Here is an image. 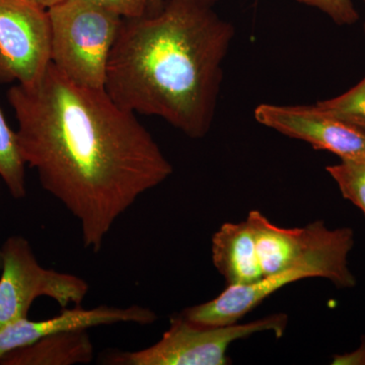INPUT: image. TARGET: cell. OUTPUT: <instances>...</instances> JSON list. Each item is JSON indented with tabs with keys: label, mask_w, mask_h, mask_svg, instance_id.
I'll use <instances>...</instances> for the list:
<instances>
[{
	"label": "cell",
	"mask_w": 365,
	"mask_h": 365,
	"mask_svg": "<svg viewBox=\"0 0 365 365\" xmlns=\"http://www.w3.org/2000/svg\"><path fill=\"white\" fill-rule=\"evenodd\" d=\"M7 101L19 146L48 193L76 218L83 247L98 253L117 220L173 165L136 115L105 90L72 83L52 63Z\"/></svg>",
	"instance_id": "cell-1"
},
{
	"label": "cell",
	"mask_w": 365,
	"mask_h": 365,
	"mask_svg": "<svg viewBox=\"0 0 365 365\" xmlns=\"http://www.w3.org/2000/svg\"><path fill=\"white\" fill-rule=\"evenodd\" d=\"M207 0H165L158 11L123 19L105 91L127 111L162 118L193 139L215 120L223 62L235 28Z\"/></svg>",
	"instance_id": "cell-2"
},
{
	"label": "cell",
	"mask_w": 365,
	"mask_h": 365,
	"mask_svg": "<svg viewBox=\"0 0 365 365\" xmlns=\"http://www.w3.org/2000/svg\"><path fill=\"white\" fill-rule=\"evenodd\" d=\"M48 14L53 66L76 85L105 90L123 19L91 0H62Z\"/></svg>",
	"instance_id": "cell-3"
},
{
	"label": "cell",
	"mask_w": 365,
	"mask_h": 365,
	"mask_svg": "<svg viewBox=\"0 0 365 365\" xmlns=\"http://www.w3.org/2000/svg\"><path fill=\"white\" fill-rule=\"evenodd\" d=\"M287 314L277 313L246 324L202 326L182 314L173 318L162 339L138 351L107 353L103 364L110 365H227V349L237 340L255 334L271 332L284 335Z\"/></svg>",
	"instance_id": "cell-4"
},
{
	"label": "cell",
	"mask_w": 365,
	"mask_h": 365,
	"mask_svg": "<svg viewBox=\"0 0 365 365\" xmlns=\"http://www.w3.org/2000/svg\"><path fill=\"white\" fill-rule=\"evenodd\" d=\"M354 246V235L346 237L287 270L266 276L249 285L227 287L215 299L187 307L181 314L192 323L202 326H227L239 323L267 297L290 283L307 278H324L340 289L356 287L348 256Z\"/></svg>",
	"instance_id": "cell-5"
},
{
	"label": "cell",
	"mask_w": 365,
	"mask_h": 365,
	"mask_svg": "<svg viewBox=\"0 0 365 365\" xmlns=\"http://www.w3.org/2000/svg\"><path fill=\"white\" fill-rule=\"evenodd\" d=\"M0 328L28 318L33 302L49 297L60 307L81 306L90 287L83 278L42 267L30 242L11 235L1 246Z\"/></svg>",
	"instance_id": "cell-6"
},
{
	"label": "cell",
	"mask_w": 365,
	"mask_h": 365,
	"mask_svg": "<svg viewBox=\"0 0 365 365\" xmlns=\"http://www.w3.org/2000/svg\"><path fill=\"white\" fill-rule=\"evenodd\" d=\"M48 9L33 0H0V85H32L51 63Z\"/></svg>",
	"instance_id": "cell-7"
},
{
	"label": "cell",
	"mask_w": 365,
	"mask_h": 365,
	"mask_svg": "<svg viewBox=\"0 0 365 365\" xmlns=\"http://www.w3.org/2000/svg\"><path fill=\"white\" fill-rule=\"evenodd\" d=\"M255 119L263 126L326 150L341 160L365 158V133L324 112L318 106L261 104Z\"/></svg>",
	"instance_id": "cell-8"
},
{
	"label": "cell",
	"mask_w": 365,
	"mask_h": 365,
	"mask_svg": "<svg viewBox=\"0 0 365 365\" xmlns=\"http://www.w3.org/2000/svg\"><path fill=\"white\" fill-rule=\"evenodd\" d=\"M247 220L253 227L264 277L287 270L354 235L350 227L331 230L323 222L299 228L277 227L258 210L251 211Z\"/></svg>",
	"instance_id": "cell-9"
},
{
	"label": "cell",
	"mask_w": 365,
	"mask_h": 365,
	"mask_svg": "<svg viewBox=\"0 0 365 365\" xmlns=\"http://www.w3.org/2000/svg\"><path fill=\"white\" fill-rule=\"evenodd\" d=\"M157 314L148 307L133 304L127 307L98 306L86 309L81 306L63 307L53 318L33 321L18 319L0 328V359L9 352L26 347L53 334L73 330H88L95 327L115 324H137L145 326L155 323Z\"/></svg>",
	"instance_id": "cell-10"
},
{
	"label": "cell",
	"mask_w": 365,
	"mask_h": 365,
	"mask_svg": "<svg viewBox=\"0 0 365 365\" xmlns=\"http://www.w3.org/2000/svg\"><path fill=\"white\" fill-rule=\"evenodd\" d=\"M211 255L213 265L225 277L227 287L253 284L264 278L253 227L248 220L222 225L213 235Z\"/></svg>",
	"instance_id": "cell-11"
},
{
	"label": "cell",
	"mask_w": 365,
	"mask_h": 365,
	"mask_svg": "<svg viewBox=\"0 0 365 365\" xmlns=\"http://www.w3.org/2000/svg\"><path fill=\"white\" fill-rule=\"evenodd\" d=\"M95 356L88 330L53 334L4 355L0 365L88 364Z\"/></svg>",
	"instance_id": "cell-12"
},
{
	"label": "cell",
	"mask_w": 365,
	"mask_h": 365,
	"mask_svg": "<svg viewBox=\"0 0 365 365\" xmlns=\"http://www.w3.org/2000/svg\"><path fill=\"white\" fill-rule=\"evenodd\" d=\"M26 167L16 132L11 130L0 109V178L16 200L26 196Z\"/></svg>",
	"instance_id": "cell-13"
},
{
	"label": "cell",
	"mask_w": 365,
	"mask_h": 365,
	"mask_svg": "<svg viewBox=\"0 0 365 365\" xmlns=\"http://www.w3.org/2000/svg\"><path fill=\"white\" fill-rule=\"evenodd\" d=\"M319 109L365 133V78L349 91L316 103Z\"/></svg>",
	"instance_id": "cell-14"
},
{
	"label": "cell",
	"mask_w": 365,
	"mask_h": 365,
	"mask_svg": "<svg viewBox=\"0 0 365 365\" xmlns=\"http://www.w3.org/2000/svg\"><path fill=\"white\" fill-rule=\"evenodd\" d=\"M326 170L337 182L342 196L361 209L365 215V158L341 160Z\"/></svg>",
	"instance_id": "cell-15"
},
{
	"label": "cell",
	"mask_w": 365,
	"mask_h": 365,
	"mask_svg": "<svg viewBox=\"0 0 365 365\" xmlns=\"http://www.w3.org/2000/svg\"><path fill=\"white\" fill-rule=\"evenodd\" d=\"M295 1L318 9L328 16L338 26L353 25L359 19V14L352 0H295Z\"/></svg>",
	"instance_id": "cell-16"
},
{
	"label": "cell",
	"mask_w": 365,
	"mask_h": 365,
	"mask_svg": "<svg viewBox=\"0 0 365 365\" xmlns=\"http://www.w3.org/2000/svg\"><path fill=\"white\" fill-rule=\"evenodd\" d=\"M122 19L140 18L148 14L150 0H91Z\"/></svg>",
	"instance_id": "cell-17"
},
{
	"label": "cell",
	"mask_w": 365,
	"mask_h": 365,
	"mask_svg": "<svg viewBox=\"0 0 365 365\" xmlns=\"http://www.w3.org/2000/svg\"><path fill=\"white\" fill-rule=\"evenodd\" d=\"M334 365H365V336H362L361 342L357 349L351 352L335 354L333 356Z\"/></svg>",
	"instance_id": "cell-18"
},
{
	"label": "cell",
	"mask_w": 365,
	"mask_h": 365,
	"mask_svg": "<svg viewBox=\"0 0 365 365\" xmlns=\"http://www.w3.org/2000/svg\"><path fill=\"white\" fill-rule=\"evenodd\" d=\"M163 1L165 0H150V7H148V13H153V11H158L163 4ZM207 1L215 4L217 0H207Z\"/></svg>",
	"instance_id": "cell-19"
},
{
	"label": "cell",
	"mask_w": 365,
	"mask_h": 365,
	"mask_svg": "<svg viewBox=\"0 0 365 365\" xmlns=\"http://www.w3.org/2000/svg\"><path fill=\"white\" fill-rule=\"evenodd\" d=\"M33 1L37 2L38 4L46 7V9H49V7L58 4V2L62 1V0H33Z\"/></svg>",
	"instance_id": "cell-20"
},
{
	"label": "cell",
	"mask_w": 365,
	"mask_h": 365,
	"mask_svg": "<svg viewBox=\"0 0 365 365\" xmlns=\"http://www.w3.org/2000/svg\"><path fill=\"white\" fill-rule=\"evenodd\" d=\"M0 180H1V178H0ZM1 246H0V269H1Z\"/></svg>",
	"instance_id": "cell-21"
},
{
	"label": "cell",
	"mask_w": 365,
	"mask_h": 365,
	"mask_svg": "<svg viewBox=\"0 0 365 365\" xmlns=\"http://www.w3.org/2000/svg\"><path fill=\"white\" fill-rule=\"evenodd\" d=\"M364 1V6H365V0H362ZM364 31H365V23H364Z\"/></svg>",
	"instance_id": "cell-22"
}]
</instances>
